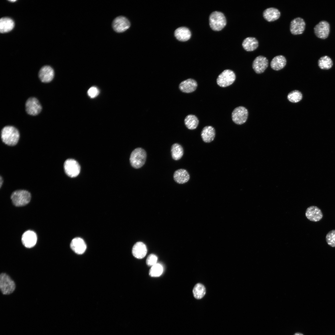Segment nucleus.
<instances>
[{"instance_id":"obj_16","label":"nucleus","mask_w":335,"mask_h":335,"mask_svg":"<svg viewBox=\"0 0 335 335\" xmlns=\"http://www.w3.org/2000/svg\"><path fill=\"white\" fill-rule=\"evenodd\" d=\"M54 72L50 66L45 65L42 67L38 73V77L43 83H47L51 81L54 78Z\"/></svg>"},{"instance_id":"obj_5","label":"nucleus","mask_w":335,"mask_h":335,"mask_svg":"<svg viewBox=\"0 0 335 335\" xmlns=\"http://www.w3.org/2000/svg\"><path fill=\"white\" fill-rule=\"evenodd\" d=\"M236 76L234 72L230 69L224 70L218 76L217 79V84L220 87H225L232 84L235 81Z\"/></svg>"},{"instance_id":"obj_23","label":"nucleus","mask_w":335,"mask_h":335,"mask_svg":"<svg viewBox=\"0 0 335 335\" xmlns=\"http://www.w3.org/2000/svg\"><path fill=\"white\" fill-rule=\"evenodd\" d=\"M286 59L284 56L277 55L272 60L270 66L273 69L278 71L283 68L286 65Z\"/></svg>"},{"instance_id":"obj_26","label":"nucleus","mask_w":335,"mask_h":335,"mask_svg":"<svg viewBox=\"0 0 335 335\" xmlns=\"http://www.w3.org/2000/svg\"><path fill=\"white\" fill-rule=\"evenodd\" d=\"M242 46L247 51H252L256 49L258 46V42L255 37H248L243 40Z\"/></svg>"},{"instance_id":"obj_29","label":"nucleus","mask_w":335,"mask_h":335,"mask_svg":"<svg viewBox=\"0 0 335 335\" xmlns=\"http://www.w3.org/2000/svg\"><path fill=\"white\" fill-rule=\"evenodd\" d=\"M318 65L322 69H329L333 65V62L331 59L327 56L321 57L318 60Z\"/></svg>"},{"instance_id":"obj_35","label":"nucleus","mask_w":335,"mask_h":335,"mask_svg":"<svg viewBox=\"0 0 335 335\" xmlns=\"http://www.w3.org/2000/svg\"><path fill=\"white\" fill-rule=\"evenodd\" d=\"M87 93L90 97L92 98H93L98 95L99 91L96 87H92L89 89Z\"/></svg>"},{"instance_id":"obj_11","label":"nucleus","mask_w":335,"mask_h":335,"mask_svg":"<svg viewBox=\"0 0 335 335\" xmlns=\"http://www.w3.org/2000/svg\"><path fill=\"white\" fill-rule=\"evenodd\" d=\"M130 26L128 20L125 17L120 16L113 20L112 27L114 30L118 33L123 32L128 29Z\"/></svg>"},{"instance_id":"obj_18","label":"nucleus","mask_w":335,"mask_h":335,"mask_svg":"<svg viewBox=\"0 0 335 335\" xmlns=\"http://www.w3.org/2000/svg\"><path fill=\"white\" fill-rule=\"evenodd\" d=\"M197 86V82L195 80L189 78L181 82L179 85V88L183 92L190 93L195 91Z\"/></svg>"},{"instance_id":"obj_38","label":"nucleus","mask_w":335,"mask_h":335,"mask_svg":"<svg viewBox=\"0 0 335 335\" xmlns=\"http://www.w3.org/2000/svg\"><path fill=\"white\" fill-rule=\"evenodd\" d=\"M9 1H10V2H14L16 1V0H9Z\"/></svg>"},{"instance_id":"obj_28","label":"nucleus","mask_w":335,"mask_h":335,"mask_svg":"<svg viewBox=\"0 0 335 335\" xmlns=\"http://www.w3.org/2000/svg\"><path fill=\"white\" fill-rule=\"evenodd\" d=\"M171 152L172 159L174 160H177L181 159L183 156L184 150L180 145L175 143L171 147Z\"/></svg>"},{"instance_id":"obj_3","label":"nucleus","mask_w":335,"mask_h":335,"mask_svg":"<svg viewBox=\"0 0 335 335\" xmlns=\"http://www.w3.org/2000/svg\"><path fill=\"white\" fill-rule=\"evenodd\" d=\"M209 23L212 29L218 31L221 30L225 26L226 21L225 16L222 12L215 11L210 15Z\"/></svg>"},{"instance_id":"obj_30","label":"nucleus","mask_w":335,"mask_h":335,"mask_svg":"<svg viewBox=\"0 0 335 335\" xmlns=\"http://www.w3.org/2000/svg\"><path fill=\"white\" fill-rule=\"evenodd\" d=\"M193 293L194 297L197 299H200L203 298L206 293L205 287L200 283H198L194 286Z\"/></svg>"},{"instance_id":"obj_13","label":"nucleus","mask_w":335,"mask_h":335,"mask_svg":"<svg viewBox=\"0 0 335 335\" xmlns=\"http://www.w3.org/2000/svg\"><path fill=\"white\" fill-rule=\"evenodd\" d=\"M268 65L267 59L264 56L260 55L256 57L254 60L252 67L256 73L260 74L264 72Z\"/></svg>"},{"instance_id":"obj_25","label":"nucleus","mask_w":335,"mask_h":335,"mask_svg":"<svg viewBox=\"0 0 335 335\" xmlns=\"http://www.w3.org/2000/svg\"><path fill=\"white\" fill-rule=\"evenodd\" d=\"M13 20L8 17H3L0 19V32L3 33L9 32L14 27Z\"/></svg>"},{"instance_id":"obj_21","label":"nucleus","mask_w":335,"mask_h":335,"mask_svg":"<svg viewBox=\"0 0 335 335\" xmlns=\"http://www.w3.org/2000/svg\"><path fill=\"white\" fill-rule=\"evenodd\" d=\"M263 16L268 21H272L278 19L280 16V12L277 8L271 7L266 9L263 12Z\"/></svg>"},{"instance_id":"obj_8","label":"nucleus","mask_w":335,"mask_h":335,"mask_svg":"<svg viewBox=\"0 0 335 335\" xmlns=\"http://www.w3.org/2000/svg\"><path fill=\"white\" fill-rule=\"evenodd\" d=\"M64 166L65 173L70 177H75L77 176L80 173V165L74 159H67L64 163Z\"/></svg>"},{"instance_id":"obj_1","label":"nucleus","mask_w":335,"mask_h":335,"mask_svg":"<svg viewBox=\"0 0 335 335\" xmlns=\"http://www.w3.org/2000/svg\"><path fill=\"white\" fill-rule=\"evenodd\" d=\"M2 141L9 146H14L18 143L20 138V133L15 127L10 126L4 127L1 133Z\"/></svg>"},{"instance_id":"obj_20","label":"nucleus","mask_w":335,"mask_h":335,"mask_svg":"<svg viewBox=\"0 0 335 335\" xmlns=\"http://www.w3.org/2000/svg\"><path fill=\"white\" fill-rule=\"evenodd\" d=\"M215 134V129L213 127L210 126H206L202 129L201 136L203 141L209 143L213 140Z\"/></svg>"},{"instance_id":"obj_4","label":"nucleus","mask_w":335,"mask_h":335,"mask_svg":"<svg viewBox=\"0 0 335 335\" xmlns=\"http://www.w3.org/2000/svg\"><path fill=\"white\" fill-rule=\"evenodd\" d=\"M11 198L14 205L17 207L22 206L29 203L31 199V195L27 191L19 190L13 192Z\"/></svg>"},{"instance_id":"obj_27","label":"nucleus","mask_w":335,"mask_h":335,"mask_svg":"<svg viewBox=\"0 0 335 335\" xmlns=\"http://www.w3.org/2000/svg\"><path fill=\"white\" fill-rule=\"evenodd\" d=\"M184 123L188 129L193 130L196 129L198 126L199 120L195 115L189 114L187 115L185 118Z\"/></svg>"},{"instance_id":"obj_37","label":"nucleus","mask_w":335,"mask_h":335,"mask_svg":"<svg viewBox=\"0 0 335 335\" xmlns=\"http://www.w3.org/2000/svg\"><path fill=\"white\" fill-rule=\"evenodd\" d=\"M293 335H304L302 333H296Z\"/></svg>"},{"instance_id":"obj_36","label":"nucleus","mask_w":335,"mask_h":335,"mask_svg":"<svg viewBox=\"0 0 335 335\" xmlns=\"http://www.w3.org/2000/svg\"><path fill=\"white\" fill-rule=\"evenodd\" d=\"M3 180L2 177L1 176L0 178V187H1L2 184L3 183Z\"/></svg>"},{"instance_id":"obj_22","label":"nucleus","mask_w":335,"mask_h":335,"mask_svg":"<svg viewBox=\"0 0 335 335\" xmlns=\"http://www.w3.org/2000/svg\"><path fill=\"white\" fill-rule=\"evenodd\" d=\"M190 178V175L185 169H180L176 170L173 174L174 181L179 184H184L187 182Z\"/></svg>"},{"instance_id":"obj_24","label":"nucleus","mask_w":335,"mask_h":335,"mask_svg":"<svg viewBox=\"0 0 335 335\" xmlns=\"http://www.w3.org/2000/svg\"><path fill=\"white\" fill-rule=\"evenodd\" d=\"M174 34L177 39L181 41H185L190 38L191 33L190 30L187 27H180L175 31Z\"/></svg>"},{"instance_id":"obj_9","label":"nucleus","mask_w":335,"mask_h":335,"mask_svg":"<svg viewBox=\"0 0 335 335\" xmlns=\"http://www.w3.org/2000/svg\"><path fill=\"white\" fill-rule=\"evenodd\" d=\"M25 110L28 114L35 116L38 114L42 109L41 105L38 100L35 97H31L26 100Z\"/></svg>"},{"instance_id":"obj_12","label":"nucleus","mask_w":335,"mask_h":335,"mask_svg":"<svg viewBox=\"0 0 335 335\" xmlns=\"http://www.w3.org/2000/svg\"><path fill=\"white\" fill-rule=\"evenodd\" d=\"M306 23L304 19L300 17L295 18L291 20L290 29L294 35L302 34L305 28Z\"/></svg>"},{"instance_id":"obj_7","label":"nucleus","mask_w":335,"mask_h":335,"mask_svg":"<svg viewBox=\"0 0 335 335\" xmlns=\"http://www.w3.org/2000/svg\"><path fill=\"white\" fill-rule=\"evenodd\" d=\"M248 116V111L245 107L239 106L235 108L232 113L233 121L236 124L241 125L247 121Z\"/></svg>"},{"instance_id":"obj_6","label":"nucleus","mask_w":335,"mask_h":335,"mask_svg":"<svg viewBox=\"0 0 335 335\" xmlns=\"http://www.w3.org/2000/svg\"><path fill=\"white\" fill-rule=\"evenodd\" d=\"M15 285L10 277L5 273H2L0 276V288L4 294L11 293L15 290Z\"/></svg>"},{"instance_id":"obj_17","label":"nucleus","mask_w":335,"mask_h":335,"mask_svg":"<svg viewBox=\"0 0 335 335\" xmlns=\"http://www.w3.org/2000/svg\"><path fill=\"white\" fill-rule=\"evenodd\" d=\"M70 247L75 252L78 254H83L87 248L86 245L84 240L79 237L74 238L72 240Z\"/></svg>"},{"instance_id":"obj_15","label":"nucleus","mask_w":335,"mask_h":335,"mask_svg":"<svg viewBox=\"0 0 335 335\" xmlns=\"http://www.w3.org/2000/svg\"><path fill=\"white\" fill-rule=\"evenodd\" d=\"M37 239L35 233L30 230L25 232L21 238L23 244L27 248H31L34 246L37 243Z\"/></svg>"},{"instance_id":"obj_32","label":"nucleus","mask_w":335,"mask_h":335,"mask_svg":"<svg viewBox=\"0 0 335 335\" xmlns=\"http://www.w3.org/2000/svg\"><path fill=\"white\" fill-rule=\"evenodd\" d=\"M163 267L159 264L156 263L151 266L149 271V275L152 277L160 276L163 272Z\"/></svg>"},{"instance_id":"obj_2","label":"nucleus","mask_w":335,"mask_h":335,"mask_svg":"<svg viewBox=\"0 0 335 335\" xmlns=\"http://www.w3.org/2000/svg\"><path fill=\"white\" fill-rule=\"evenodd\" d=\"M145 150L141 148L135 149L131 153L129 160L131 166L134 168L138 169L141 167L145 163L146 158Z\"/></svg>"},{"instance_id":"obj_33","label":"nucleus","mask_w":335,"mask_h":335,"mask_svg":"<svg viewBox=\"0 0 335 335\" xmlns=\"http://www.w3.org/2000/svg\"><path fill=\"white\" fill-rule=\"evenodd\" d=\"M327 244L332 247H335V230L329 231L326 236Z\"/></svg>"},{"instance_id":"obj_34","label":"nucleus","mask_w":335,"mask_h":335,"mask_svg":"<svg viewBox=\"0 0 335 335\" xmlns=\"http://www.w3.org/2000/svg\"><path fill=\"white\" fill-rule=\"evenodd\" d=\"M158 258L154 254H150L147 257L146 263L148 266H151L157 263Z\"/></svg>"},{"instance_id":"obj_14","label":"nucleus","mask_w":335,"mask_h":335,"mask_svg":"<svg viewBox=\"0 0 335 335\" xmlns=\"http://www.w3.org/2000/svg\"><path fill=\"white\" fill-rule=\"evenodd\" d=\"M305 216L309 220L313 222H318L323 217V214L321 209L318 207L311 206L306 210Z\"/></svg>"},{"instance_id":"obj_10","label":"nucleus","mask_w":335,"mask_h":335,"mask_svg":"<svg viewBox=\"0 0 335 335\" xmlns=\"http://www.w3.org/2000/svg\"><path fill=\"white\" fill-rule=\"evenodd\" d=\"M330 31L329 23L325 20L319 22L314 28L315 35L318 38L325 39L328 36Z\"/></svg>"},{"instance_id":"obj_31","label":"nucleus","mask_w":335,"mask_h":335,"mask_svg":"<svg viewBox=\"0 0 335 335\" xmlns=\"http://www.w3.org/2000/svg\"><path fill=\"white\" fill-rule=\"evenodd\" d=\"M303 97L301 92L297 90H294L290 92L288 95V100L290 102L296 103L300 101Z\"/></svg>"},{"instance_id":"obj_19","label":"nucleus","mask_w":335,"mask_h":335,"mask_svg":"<svg viewBox=\"0 0 335 335\" xmlns=\"http://www.w3.org/2000/svg\"><path fill=\"white\" fill-rule=\"evenodd\" d=\"M147 252L145 244L141 242H138L133 245L132 252L133 256L138 259H142L146 255Z\"/></svg>"}]
</instances>
